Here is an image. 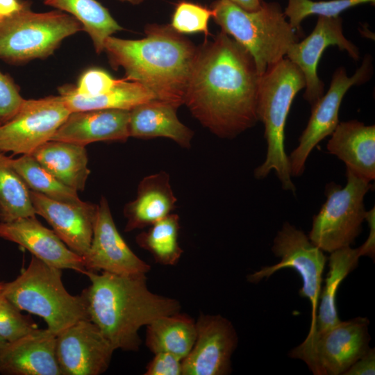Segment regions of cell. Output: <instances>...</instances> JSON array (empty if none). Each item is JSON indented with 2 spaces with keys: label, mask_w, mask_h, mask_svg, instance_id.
<instances>
[{
  "label": "cell",
  "mask_w": 375,
  "mask_h": 375,
  "mask_svg": "<svg viewBox=\"0 0 375 375\" xmlns=\"http://www.w3.org/2000/svg\"><path fill=\"white\" fill-rule=\"evenodd\" d=\"M260 76L248 51L221 31L199 47L184 104L212 133L233 139L258 122Z\"/></svg>",
  "instance_id": "obj_1"
},
{
  "label": "cell",
  "mask_w": 375,
  "mask_h": 375,
  "mask_svg": "<svg viewBox=\"0 0 375 375\" xmlns=\"http://www.w3.org/2000/svg\"><path fill=\"white\" fill-rule=\"evenodd\" d=\"M139 40L108 37L104 50L112 67L124 69L156 97L176 107L184 104L198 47L170 25L149 24Z\"/></svg>",
  "instance_id": "obj_2"
},
{
  "label": "cell",
  "mask_w": 375,
  "mask_h": 375,
  "mask_svg": "<svg viewBox=\"0 0 375 375\" xmlns=\"http://www.w3.org/2000/svg\"><path fill=\"white\" fill-rule=\"evenodd\" d=\"M85 275L90 281L81 292L88 318L115 350L138 351L142 326L181 310L177 299L153 293L148 288L145 274L87 271Z\"/></svg>",
  "instance_id": "obj_3"
},
{
  "label": "cell",
  "mask_w": 375,
  "mask_h": 375,
  "mask_svg": "<svg viewBox=\"0 0 375 375\" xmlns=\"http://www.w3.org/2000/svg\"><path fill=\"white\" fill-rule=\"evenodd\" d=\"M305 85L301 71L284 58L260 76L258 89L257 115L264 124L267 153L254 176L262 179L274 171L282 188L292 192L296 188L285 149V127L292 101Z\"/></svg>",
  "instance_id": "obj_4"
},
{
  "label": "cell",
  "mask_w": 375,
  "mask_h": 375,
  "mask_svg": "<svg viewBox=\"0 0 375 375\" xmlns=\"http://www.w3.org/2000/svg\"><path fill=\"white\" fill-rule=\"evenodd\" d=\"M212 18L224 32L253 58L260 76L284 58L290 45L299 41L280 5L262 2L249 11L228 0H217L211 8Z\"/></svg>",
  "instance_id": "obj_5"
},
{
  "label": "cell",
  "mask_w": 375,
  "mask_h": 375,
  "mask_svg": "<svg viewBox=\"0 0 375 375\" xmlns=\"http://www.w3.org/2000/svg\"><path fill=\"white\" fill-rule=\"evenodd\" d=\"M61 278L62 269L32 256L14 281L3 283L1 293L20 310L42 318L57 335L78 321L89 319L83 296L70 294Z\"/></svg>",
  "instance_id": "obj_6"
},
{
  "label": "cell",
  "mask_w": 375,
  "mask_h": 375,
  "mask_svg": "<svg viewBox=\"0 0 375 375\" xmlns=\"http://www.w3.org/2000/svg\"><path fill=\"white\" fill-rule=\"evenodd\" d=\"M80 31L82 25L69 14L34 12L28 5L0 20V59L16 65L47 58L64 39Z\"/></svg>",
  "instance_id": "obj_7"
},
{
  "label": "cell",
  "mask_w": 375,
  "mask_h": 375,
  "mask_svg": "<svg viewBox=\"0 0 375 375\" xmlns=\"http://www.w3.org/2000/svg\"><path fill=\"white\" fill-rule=\"evenodd\" d=\"M347 183L327 185L326 201L313 217L310 240L323 251L331 253L351 247L362 231L366 210L364 198L370 182L346 169Z\"/></svg>",
  "instance_id": "obj_8"
},
{
  "label": "cell",
  "mask_w": 375,
  "mask_h": 375,
  "mask_svg": "<svg viewBox=\"0 0 375 375\" xmlns=\"http://www.w3.org/2000/svg\"><path fill=\"white\" fill-rule=\"evenodd\" d=\"M369 323L367 318L358 317L308 333L288 356L303 361L315 375L344 374L370 348Z\"/></svg>",
  "instance_id": "obj_9"
},
{
  "label": "cell",
  "mask_w": 375,
  "mask_h": 375,
  "mask_svg": "<svg viewBox=\"0 0 375 375\" xmlns=\"http://www.w3.org/2000/svg\"><path fill=\"white\" fill-rule=\"evenodd\" d=\"M272 251L281 258L280 262L274 265L263 267L248 275V281L258 283L263 278H269L281 269H294L302 279L303 285L299 294L310 302L312 324L317 315L326 256L303 231L289 222H285L278 231L273 241Z\"/></svg>",
  "instance_id": "obj_10"
},
{
  "label": "cell",
  "mask_w": 375,
  "mask_h": 375,
  "mask_svg": "<svg viewBox=\"0 0 375 375\" xmlns=\"http://www.w3.org/2000/svg\"><path fill=\"white\" fill-rule=\"evenodd\" d=\"M372 75V58L366 56L362 65L348 76L345 68L334 72L328 90L312 106L306 128L299 138L297 147L288 156L292 176H300L308 157L313 149L334 131L339 124V110L347 92L353 85L367 82Z\"/></svg>",
  "instance_id": "obj_11"
},
{
  "label": "cell",
  "mask_w": 375,
  "mask_h": 375,
  "mask_svg": "<svg viewBox=\"0 0 375 375\" xmlns=\"http://www.w3.org/2000/svg\"><path fill=\"white\" fill-rule=\"evenodd\" d=\"M70 112L60 95L25 99L14 117L0 125V151L31 154L51 140Z\"/></svg>",
  "instance_id": "obj_12"
},
{
  "label": "cell",
  "mask_w": 375,
  "mask_h": 375,
  "mask_svg": "<svg viewBox=\"0 0 375 375\" xmlns=\"http://www.w3.org/2000/svg\"><path fill=\"white\" fill-rule=\"evenodd\" d=\"M194 344L182 361V375H227L238 337L231 323L220 315L201 314L196 321Z\"/></svg>",
  "instance_id": "obj_13"
},
{
  "label": "cell",
  "mask_w": 375,
  "mask_h": 375,
  "mask_svg": "<svg viewBox=\"0 0 375 375\" xmlns=\"http://www.w3.org/2000/svg\"><path fill=\"white\" fill-rule=\"evenodd\" d=\"M115 349L99 328L82 319L56 335V353L62 375H99L109 367Z\"/></svg>",
  "instance_id": "obj_14"
},
{
  "label": "cell",
  "mask_w": 375,
  "mask_h": 375,
  "mask_svg": "<svg viewBox=\"0 0 375 375\" xmlns=\"http://www.w3.org/2000/svg\"><path fill=\"white\" fill-rule=\"evenodd\" d=\"M337 46L346 51L355 60L360 58L358 47L343 34L342 19L340 17L319 16L312 33L301 42L290 45L286 58L297 65L305 78L303 98L312 106L323 94L324 85L317 74V67L324 50Z\"/></svg>",
  "instance_id": "obj_15"
},
{
  "label": "cell",
  "mask_w": 375,
  "mask_h": 375,
  "mask_svg": "<svg viewBox=\"0 0 375 375\" xmlns=\"http://www.w3.org/2000/svg\"><path fill=\"white\" fill-rule=\"evenodd\" d=\"M83 259L87 271L130 275L146 274L151 269V266L131 249L119 233L105 197L97 204L92 240Z\"/></svg>",
  "instance_id": "obj_16"
},
{
  "label": "cell",
  "mask_w": 375,
  "mask_h": 375,
  "mask_svg": "<svg viewBox=\"0 0 375 375\" xmlns=\"http://www.w3.org/2000/svg\"><path fill=\"white\" fill-rule=\"evenodd\" d=\"M30 197L35 214L47 220L71 250L84 258L92 240L97 204L63 203L32 190Z\"/></svg>",
  "instance_id": "obj_17"
},
{
  "label": "cell",
  "mask_w": 375,
  "mask_h": 375,
  "mask_svg": "<svg viewBox=\"0 0 375 375\" xmlns=\"http://www.w3.org/2000/svg\"><path fill=\"white\" fill-rule=\"evenodd\" d=\"M0 238L19 244L52 267L72 269L83 274L87 272L83 258L71 250L35 216L0 222Z\"/></svg>",
  "instance_id": "obj_18"
},
{
  "label": "cell",
  "mask_w": 375,
  "mask_h": 375,
  "mask_svg": "<svg viewBox=\"0 0 375 375\" xmlns=\"http://www.w3.org/2000/svg\"><path fill=\"white\" fill-rule=\"evenodd\" d=\"M56 335L36 328L0 347V374L62 375L56 353Z\"/></svg>",
  "instance_id": "obj_19"
},
{
  "label": "cell",
  "mask_w": 375,
  "mask_h": 375,
  "mask_svg": "<svg viewBox=\"0 0 375 375\" xmlns=\"http://www.w3.org/2000/svg\"><path fill=\"white\" fill-rule=\"evenodd\" d=\"M130 110L101 109L71 112L51 140L83 146L101 141L126 142L129 138Z\"/></svg>",
  "instance_id": "obj_20"
},
{
  "label": "cell",
  "mask_w": 375,
  "mask_h": 375,
  "mask_svg": "<svg viewBox=\"0 0 375 375\" xmlns=\"http://www.w3.org/2000/svg\"><path fill=\"white\" fill-rule=\"evenodd\" d=\"M326 145L359 177L371 182L375 178V126L358 120L339 122Z\"/></svg>",
  "instance_id": "obj_21"
},
{
  "label": "cell",
  "mask_w": 375,
  "mask_h": 375,
  "mask_svg": "<svg viewBox=\"0 0 375 375\" xmlns=\"http://www.w3.org/2000/svg\"><path fill=\"white\" fill-rule=\"evenodd\" d=\"M176 202L167 172L160 171L144 176L138 185L135 199L124 206V231L150 226L172 213Z\"/></svg>",
  "instance_id": "obj_22"
},
{
  "label": "cell",
  "mask_w": 375,
  "mask_h": 375,
  "mask_svg": "<svg viewBox=\"0 0 375 375\" xmlns=\"http://www.w3.org/2000/svg\"><path fill=\"white\" fill-rule=\"evenodd\" d=\"M178 107L169 103L152 100L130 110V138H168L181 147H191L194 132L177 116Z\"/></svg>",
  "instance_id": "obj_23"
},
{
  "label": "cell",
  "mask_w": 375,
  "mask_h": 375,
  "mask_svg": "<svg viewBox=\"0 0 375 375\" xmlns=\"http://www.w3.org/2000/svg\"><path fill=\"white\" fill-rule=\"evenodd\" d=\"M46 170L68 187L83 191L90 174L85 146L49 140L31 154Z\"/></svg>",
  "instance_id": "obj_24"
},
{
  "label": "cell",
  "mask_w": 375,
  "mask_h": 375,
  "mask_svg": "<svg viewBox=\"0 0 375 375\" xmlns=\"http://www.w3.org/2000/svg\"><path fill=\"white\" fill-rule=\"evenodd\" d=\"M330 253L328 272L321 294L320 304L308 333L323 331L341 321L336 309L337 292L342 281L356 268L361 257L359 249L351 247L341 248Z\"/></svg>",
  "instance_id": "obj_25"
},
{
  "label": "cell",
  "mask_w": 375,
  "mask_h": 375,
  "mask_svg": "<svg viewBox=\"0 0 375 375\" xmlns=\"http://www.w3.org/2000/svg\"><path fill=\"white\" fill-rule=\"evenodd\" d=\"M59 95L70 112L101 109L130 110L141 103L155 100L154 95L141 84L124 79L108 92L94 97H84L76 94L72 85L58 88Z\"/></svg>",
  "instance_id": "obj_26"
},
{
  "label": "cell",
  "mask_w": 375,
  "mask_h": 375,
  "mask_svg": "<svg viewBox=\"0 0 375 375\" xmlns=\"http://www.w3.org/2000/svg\"><path fill=\"white\" fill-rule=\"evenodd\" d=\"M146 326V346L153 354L168 352L183 360L196 340V321L180 312L160 317Z\"/></svg>",
  "instance_id": "obj_27"
},
{
  "label": "cell",
  "mask_w": 375,
  "mask_h": 375,
  "mask_svg": "<svg viewBox=\"0 0 375 375\" xmlns=\"http://www.w3.org/2000/svg\"><path fill=\"white\" fill-rule=\"evenodd\" d=\"M53 7L74 17L90 37L97 53L104 50L106 40L123 28L108 10L97 0H42Z\"/></svg>",
  "instance_id": "obj_28"
},
{
  "label": "cell",
  "mask_w": 375,
  "mask_h": 375,
  "mask_svg": "<svg viewBox=\"0 0 375 375\" xmlns=\"http://www.w3.org/2000/svg\"><path fill=\"white\" fill-rule=\"evenodd\" d=\"M12 159L0 151V222L36 215L30 190L13 167Z\"/></svg>",
  "instance_id": "obj_29"
},
{
  "label": "cell",
  "mask_w": 375,
  "mask_h": 375,
  "mask_svg": "<svg viewBox=\"0 0 375 375\" xmlns=\"http://www.w3.org/2000/svg\"><path fill=\"white\" fill-rule=\"evenodd\" d=\"M179 229V216L172 212L139 233L135 241L153 256L156 262L175 265L183 253L178 242Z\"/></svg>",
  "instance_id": "obj_30"
},
{
  "label": "cell",
  "mask_w": 375,
  "mask_h": 375,
  "mask_svg": "<svg viewBox=\"0 0 375 375\" xmlns=\"http://www.w3.org/2000/svg\"><path fill=\"white\" fill-rule=\"evenodd\" d=\"M12 166L30 190L47 197L72 204L83 202L77 191L68 187L42 167L31 155H22L12 159Z\"/></svg>",
  "instance_id": "obj_31"
},
{
  "label": "cell",
  "mask_w": 375,
  "mask_h": 375,
  "mask_svg": "<svg viewBox=\"0 0 375 375\" xmlns=\"http://www.w3.org/2000/svg\"><path fill=\"white\" fill-rule=\"evenodd\" d=\"M375 0H288L283 12L289 23L299 35L302 32L301 22L310 15L326 17H340V14L351 8L365 3H374Z\"/></svg>",
  "instance_id": "obj_32"
},
{
  "label": "cell",
  "mask_w": 375,
  "mask_h": 375,
  "mask_svg": "<svg viewBox=\"0 0 375 375\" xmlns=\"http://www.w3.org/2000/svg\"><path fill=\"white\" fill-rule=\"evenodd\" d=\"M212 10L206 6L188 1L176 3L170 26L176 32L183 33H203L209 34L208 22Z\"/></svg>",
  "instance_id": "obj_33"
},
{
  "label": "cell",
  "mask_w": 375,
  "mask_h": 375,
  "mask_svg": "<svg viewBox=\"0 0 375 375\" xmlns=\"http://www.w3.org/2000/svg\"><path fill=\"white\" fill-rule=\"evenodd\" d=\"M38 328L31 318L0 292V337L12 342Z\"/></svg>",
  "instance_id": "obj_34"
},
{
  "label": "cell",
  "mask_w": 375,
  "mask_h": 375,
  "mask_svg": "<svg viewBox=\"0 0 375 375\" xmlns=\"http://www.w3.org/2000/svg\"><path fill=\"white\" fill-rule=\"evenodd\" d=\"M118 79L99 68H91L80 76L73 90L76 94L84 97H94L103 94L116 85Z\"/></svg>",
  "instance_id": "obj_35"
},
{
  "label": "cell",
  "mask_w": 375,
  "mask_h": 375,
  "mask_svg": "<svg viewBox=\"0 0 375 375\" xmlns=\"http://www.w3.org/2000/svg\"><path fill=\"white\" fill-rule=\"evenodd\" d=\"M24 100L11 77L0 71V125L14 117Z\"/></svg>",
  "instance_id": "obj_36"
},
{
  "label": "cell",
  "mask_w": 375,
  "mask_h": 375,
  "mask_svg": "<svg viewBox=\"0 0 375 375\" xmlns=\"http://www.w3.org/2000/svg\"><path fill=\"white\" fill-rule=\"evenodd\" d=\"M183 359L168 352L154 354L146 367L145 375H182Z\"/></svg>",
  "instance_id": "obj_37"
},
{
  "label": "cell",
  "mask_w": 375,
  "mask_h": 375,
  "mask_svg": "<svg viewBox=\"0 0 375 375\" xmlns=\"http://www.w3.org/2000/svg\"><path fill=\"white\" fill-rule=\"evenodd\" d=\"M375 374V350L369 348L343 375Z\"/></svg>",
  "instance_id": "obj_38"
},
{
  "label": "cell",
  "mask_w": 375,
  "mask_h": 375,
  "mask_svg": "<svg viewBox=\"0 0 375 375\" xmlns=\"http://www.w3.org/2000/svg\"><path fill=\"white\" fill-rule=\"evenodd\" d=\"M365 220L368 223L369 233L366 241L360 247L361 256H366L374 258L375 253V210L374 207L366 211Z\"/></svg>",
  "instance_id": "obj_39"
},
{
  "label": "cell",
  "mask_w": 375,
  "mask_h": 375,
  "mask_svg": "<svg viewBox=\"0 0 375 375\" xmlns=\"http://www.w3.org/2000/svg\"><path fill=\"white\" fill-rule=\"evenodd\" d=\"M30 5L22 0H0V20L12 17Z\"/></svg>",
  "instance_id": "obj_40"
},
{
  "label": "cell",
  "mask_w": 375,
  "mask_h": 375,
  "mask_svg": "<svg viewBox=\"0 0 375 375\" xmlns=\"http://www.w3.org/2000/svg\"><path fill=\"white\" fill-rule=\"evenodd\" d=\"M241 8L253 11L258 10L262 4V0H228Z\"/></svg>",
  "instance_id": "obj_41"
},
{
  "label": "cell",
  "mask_w": 375,
  "mask_h": 375,
  "mask_svg": "<svg viewBox=\"0 0 375 375\" xmlns=\"http://www.w3.org/2000/svg\"><path fill=\"white\" fill-rule=\"evenodd\" d=\"M118 1H122V2L128 3L133 5H138L141 3H143L146 0H118Z\"/></svg>",
  "instance_id": "obj_42"
},
{
  "label": "cell",
  "mask_w": 375,
  "mask_h": 375,
  "mask_svg": "<svg viewBox=\"0 0 375 375\" xmlns=\"http://www.w3.org/2000/svg\"><path fill=\"white\" fill-rule=\"evenodd\" d=\"M7 342L3 338L0 337V347L4 345Z\"/></svg>",
  "instance_id": "obj_43"
},
{
  "label": "cell",
  "mask_w": 375,
  "mask_h": 375,
  "mask_svg": "<svg viewBox=\"0 0 375 375\" xmlns=\"http://www.w3.org/2000/svg\"><path fill=\"white\" fill-rule=\"evenodd\" d=\"M3 283H0V292H1V290L3 289Z\"/></svg>",
  "instance_id": "obj_44"
}]
</instances>
